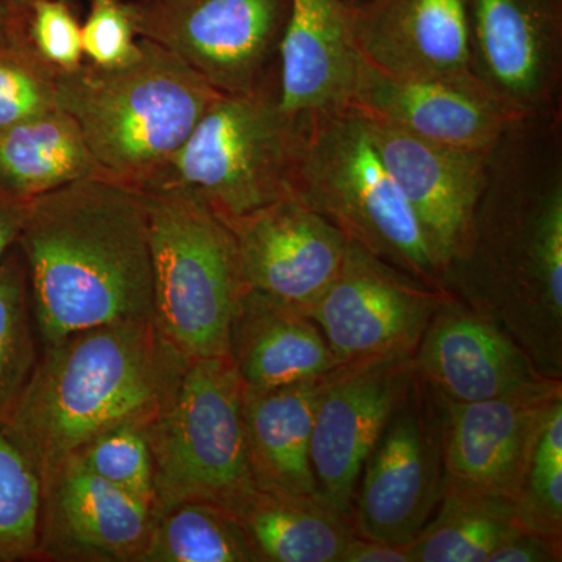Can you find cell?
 I'll return each instance as SVG.
<instances>
[{"instance_id": "6da1fadb", "label": "cell", "mask_w": 562, "mask_h": 562, "mask_svg": "<svg viewBox=\"0 0 562 562\" xmlns=\"http://www.w3.org/2000/svg\"><path fill=\"white\" fill-rule=\"evenodd\" d=\"M18 246L40 346L122 321H154L143 194L109 180L68 184L29 203Z\"/></svg>"}, {"instance_id": "7a4b0ae2", "label": "cell", "mask_w": 562, "mask_h": 562, "mask_svg": "<svg viewBox=\"0 0 562 562\" xmlns=\"http://www.w3.org/2000/svg\"><path fill=\"white\" fill-rule=\"evenodd\" d=\"M187 364L151 319L70 333L41 347L3 431L43 483L95 436L149 427L176 395Z\"/></svg>"}, {"instance_id": "3957f363", "label": "cell", "mask_w": 562, "mask_h": 562, "mask_svg": "<svg viewBox=\"0 0 562 562\" xmlns=\"http://www.w3.org/2000/svg\"><path fill=\"white\" fill-rule=\"evenodd\" d=\"M221 94L172 52L144 38L138 58L121 68L83 63L55 72L58 109L77 122L106 177L136 191L183 146Z\"/></svg>"}, {"instance_id": "277c9868", "label": "cell", "mask_w": 562, "mask_h": 562, "mask_svg": "<svg viewBox=\"0 0 562 562\" xmlns=\"http://www.w3.org/2000/svg\"><path fill=\"white\" fill-rule=\"evenodd\" d=\"M513 216L475 217L471 241L442 284L508 333L543 376L562 380L561 188Z\"/></svg>"}, {"instance_id": "5b68a950", "label": "cell", "mask_w": 562, "mask_h": 562, "mask_svg": "<svg viewBox=\"0 0 562 562\" xmlns=\"http://www.w3.org/2000/svg\"><path fill=\"white\" fill-rule=\"evenodd\" d=\"M139 192L149 225L155 325L187 362L231 355L233 314L250 290L235 236L191 192Z\"/></svg>"}, {"instance_id": "8992f818", "label": "cell", "mask_w": 562, "mask_h": 562, "mask_svg": "<svg viewBox=\"0 0 562 562\" xmlns=\"http://www.w3.org/2000/svg\"><path fill=\"white\" fill-rule=\"evenodd\" d=\"M292 191L349 241L432 290L447 292L412 206L353 109L303 124Z\"/></svg>"}, {"instance_id": "52a82bcc", "label": "cell", "mask_w": 562, "mask_h": 562, "mask_svg": "<svg viewBox=\"0 0 562 562\" xmlns=\"http://www.w3.org/2000/svg\"><path fill=\"white\" fill-rule=\"evenodd\" d=\"M244 383L231 355L188 362L172 401L146 428L155 512L209 502L238 513L257 492L247 457Z\"/></svg>"}, {"instance_id": "ba28073f", "label": "cell", "mask_w": 562, "mask_h": 562, "mask_svg": "<svg viewBox=\"0 0 562 562\" xmlns=\"http://www.w3.org/2000/svg\"><path fill=\"white\" fill-rule=\"evenodd\" d=\"M302 131L260 91L221 94L140 191H187L221 220L244 216L291 194Z\"/></svg>"}, {"instance_id": "9c48e42d", "label": "cell", "mask_w": 562, "mask_h": 562, "mask_svg": "<svg viewBox=\"0 0 562 562\" xmlns=\"http://www.w3.org/2000/svg\"><path fill=\"white\" fill-rule=\"evenodd\" d=\"M442 492V403L414 369L362 465L351 509L355 531L375 541L412 543L430 522Z\"/></svg>"}, {"instance_id": "30bf717a", "label": "cell", "mask_w": 562, "mask_h": 562, "mask_svg": "<svg viewBox=\"0 0 562 562\" xmlns=\"http://www.w3.org/2000/svg\"><path fill=\"white\" fill-rule=\"evenodd\" d=\"M449 292L436 291L349 241L338 276L310 316L339 366L414 357Z\"/></svg>"}, {"instance_id": "8fae6325", "label": "cell", "mask_w": 562, "mask_h": 562, "mask_svg": "<svg viewBox=\"0 0 562 562\" xmlns=\"http://www.w3.org/2000/svg\"><path fill=\"white\" fill-rule=\"evenodd\" d=\"M290 0H144L131 13L139 38L172 52L214 90L246 95L258 81Z\"/></svg>"}, {"instance_id": "7c38bea8", "label": "cell", "mask_w": 562, "mask_h": 562, "mask_svg": "<svg viewBox=\"0 0 562 562\" xmlns=\"http://www.w3.org/2000/svg\"><path fill=\"white\" fill-rule=\"evenodd\" d=\"M442 403L443 487L516 502L562 380L541 379L501 397Z\"/></svg>"}, {"instance_id": "4fadbf2b", "label": "cell", "mask_w": 562, "mask_h": 562, "mask_svg": "<svg viewBox=\"0 0 562 562\" xmlns=\"http://www.w3.org/2000/svg\"><path fill=\"white\" fill-rule=\"evenodd\" d=\"M353 110L364 122L384 168L412 206L443 276L471 241L490 151L432 143L375 114Z\"/></svg>"}, {"instance_id": "5bb4252c", "label": "cell", "mask_w": 562, "mask_h": 562, "mask_svg": "<svg viewBox=\"0 0 562 562\" xmlns=\"http://www.w3.org/2000/svg\"><path fill=\"white\" fill-rule=\"evenodd\" d=\"M414 357L339 366L322 390L312 435L317 490L336 512L351 517L362 465L408 390Z\"/></svg>"}, {"instance_id": "9a60e30c", "label": "cell", "mask_w": 562, "mask_h": 562, "mask_svg": "<svg viewBox=\"0 0 562 562\" xmlns=\"http://www.w3.org/2000/svg\"><path fill=\"white\" fill-rule=\"evenodd\" d=\"M231 228L251 290L310 314L341 269L349 239L295 194L222 220Z\"/></svg>"}, {"instance_id": "2e32d148", "label": "cell", "mask_w": 562, "mask_h": 562, "mask_svg": "<svg viewBox=\"0 0 562 562\" xmlns=\"http://www.w3.org/2000/svg\"><path fill=\"white\" fill-rule=\"evenodd\" d=\"M154 517L70 457L41 483L35 562H140Z\"/></svg>"}, {"instance_id": "e0dca14e", "label": "cell", "mask_w": 562, "mask_h": 562, "mask_svg": "<svg viewBox=\"0 0 562 562\" xmlns=\"http://www.w3.org/2000/svg\"><path fill=\"white\" fill-rule=\"evenodd\" d=\"M350 25L362 57L384 72L494 99L473 61L468 0H369L350 7Z\"/></svg>"}, {"instance_id": "ac0fdd59", "label": "cell", "mask_w": 562, "mask_h": 562, "mask_svg": "<svg viewBox=\"0 0 562 562\" xmlns=\"http://www.w3.org/2000/svg\"><path fill=\"white\" fill-rule=\"evenodd\" d=\"M414 366L439 397L460 403L501 397L549 379L508 333L454 297L432 316Z\"/></svg>"}, {"instance_id": "d6986e66", "label": "cell", "mask_w": 562, "mask_h": 562, "mask_svg": "<svg viewBox=\"0 0 562 562\" xmlns=\"http://www.w3.org/2000/svg\"><path fill=\"white\" fill-rule=\"evenodd\" d=\"M280 110L305 122L350 109L361 54L346 0H290L280 36Z\"/></svg>"}, {"instance_id": "ffe728a7", "label": "cell", "mask_w": 562, "mask_h": 562, "mask_svg": "<svg viewBox=\"0 0 562 562\" xmlns=\"http://www.w3.org/2000/svg\"><path fill=\"white\" fill-rule=\"evenodd\" d=\"M350 106L432 143L482 151H491L513 117L487 95L442 81L394 76L362 55Z\"/></svg>"}, {"instance_id": "44dd1931", "label": "cell", "mask_w": 562, "mask_h": 562, "mask_svg": "<svg viewBox=\"0 0 562 562\" xmlns=\"http://www.w3.org/2000/svg\"><path fill=\"white\" fill-rule=\"evenodd\" d=\"M483 83L512 116L543 95L558 25L557 0H468Z\"/></svg>"}, {"instance_id": "7402d4cb", "label": "cell", "mask_w": 562, "mask_h": 562, "mask_svg": "<svg viewBox=\"0 0 562 562\" xmlns=\"http://www.w3.org/2000/svg\"><path fill=\"white\" fill-rule=\"evenodd\" d=\"M228 353L251 390L312 382L339 368L310 314L251 288L233 314Z\"/></svg>"}, {"instance_id": "603a6c76", "label": "cell", "mask_w": 562, "mask_h": 562, "mask_svg": "<svg viewBox=\"0 0 562 562\" xmlns=\"http://www.w3.org/2000/svg\"><path fill=\"white\" fill-rule=\"evenodd\" d=\"M325 380L327 375L271 390L244 386L247 457L258 491L319 497L312 464V435Z\"/></svg>"}, {"instance_id": "cb8c5ba5", "label": "cell", "mask_w": 562, "mask_h": 562, "mask_svg": "<svg viewBox=\"0 0 562 562\" xmlns=\"http://www.w3.org/2000/svg\"><path fill=\"white\" fill-rule=\"evenodd\" d=\"M109 180L79 125L60 109L0 132V191L31 203L68 184Z\"/></svg>"}, {"instance_id": "d4e9b609", "label": "cell", "mask_w": 562, "mask_h": 562, "mask_svg": "<svg viewBox=\"0 0 562 562\" xmlns=\"http://www.w3.org/2000/svg\"><path fill=\"white\" fill-rule=\"evenodd\" d=\"M262 562H341L357 536L324 497L258 491L236 513Z\"/></svg>"}, {"instance_id": "484cf974", "label": "cell", "mask_w": 562, "mask_h": 562, "mask_svg": "<svg viewBox=\"0 0 562 562\" xmlns=\"http://www.w3.org/2000/svg\"><path fill=\"white\" fill-rule=\"evenodd\" d=\"M524 530L516 502L443 487L438 509L412 543L413 562H487Z\"/></svg>"}, {"instance_id": "4316f807", "label": "cell", "mask_w": 562, "mask_h": 562, "mask_svg": "<svg viewBox=\"0 0 562 562\" xmlns=\"http://www.w3.org/2000/svg\"><path fill=\"white\" fill-rule=\"evenodd\" d=\"M140 562H262L231 509L209 502H180L155 512Z\"/></svg>"}, {"instance_id": "83f0119b", "label": "cell", "mask_w": 562, "mask_h": 562, "mask_svg": "<svg viewBox=\"0 0 562 562\" xmlns=\"http://www.w3.org/2000/svg\"><path fill=\"white\" fill-rule=\"evenodd\" d=\"M40 350L27 268L16 244L0 261V427L16 408Z\"/></svg>"}, {"instance_id": "f1b7e54d", "label": "cell", "mask_w": 562, "mask_h": 562, "mask_svg": "<svg viewBox=\"0 0 562 562\" xmlns=\"http://www.w3.org/2000/svg\"><path fill=\"white\" fill-rule=\"evenodd\" d=\"M41 482L31 462L0 427V562H32Z\"/></svg>"}, {"instance_id": "f546056e", "label": "cell", "mask_w": 562, "mask_h": 562, "mask_svg": "<svg viewBox=\"0 0 562 562\" xmlns=\"http://www.w3.org/2000/svg\"><path fill=\"white\" fill-rule=\"evenodd\" d=\"M147 427L124 425L95 436L72 458L125 494L146 503L155 513V472Z\"/></svg>"}, {"instance_id": "4dcf8cb0", "label": "cell", "mask_w": 562, "mask_h": 562, "mask_svg": "<svg viewBox=\"0 0 562 562\" xmlns=\"http://www.w3.org/2000/svg\"><path fill=\"white\" fill-rule=\"evenodd\" d=\"M7 38L27 47L55 72H70L83 65L81 25L61 0L9 7Z\"/></svg>"}, {"instance_id": "1f68e13d", "label": "cell", "mask_w": 562, "mask_h": 562, "mask_svg": "<svg viewBox=\"0 0 562 562\" xmlns=\"http://www.w3.org/2000/svg\"><path fill=\"white\" fill-rule=\"evenodd\" d=\"M516 506L528 530L562 535V401L543 424Z\"/></svg>"}, {"instance_id": "d6a6232c", "label": "cell", "mask_w": 562, "mask_h": 562, "mask_svg": "<svg viewBox=\"0 0 562 562\" xmlns=\"http://www.w3.org/2000/svg\"><path fill=\"white\" fill-rule=\"evenodd\" d=\"M55 109V70L16 41L0 40V132Z\"/></svg>"}, {"instance_id": "836d02e7", "label": "cell", "mask_w": 562, "mask_h": 562, "mask_svg": "<svg viewBox=\"0 0 562 562\" xmlns=\"http://www.w3.org/2000/svg\"><path fill=\"white\" fill-rule=\"evenodd\" d=\"M83 55L103 69L121 68L139 55L131 5L120 0H92L90 14L81 25Z\"/></svg>"}, {"instance_id": "e575fe53", "label": "cell", "mask_w": 562, "mask_h": 562, "mask_svg": "<svg viewBox=\"0 0 562 562\" xmlns=\"http://www.w3.org/2000/svg\"><path fill=\"white\" fill-rule=\"evenodd\" d=\"M562 535L524 530L503 542L487 562H560Z\"/></svg>"}, {"instance_id": "d590c367", "label": "cell", "mask_w": 562, "mask_h": 562, "mask_svg": "<svg viewBox=\"0 0 562 562\" xmlns=\"http://www.w3.org/2000/svg\"><path fill=\"white\" fill-rule=\"evenodd\" d=\"M412 543L375 541L357 535L342 554L341 562H413Z\"/></svg>"}, {"instance_id": "8d00e7d4", "label": "cell", "mask_w": 562, "mask_h": 562, "mask_svg": "<svg viewBox=\"0 0 562 562\" xmlns=\"http://www.w3.org/2000/svg\"><path fill=\"white\" fill-rule=\"evenodd\" d=\"M29 203L11 199L0 191V261L20 239Z\"/></svg>"}, {"instance_id": "74e56055", "label": "cell", "mask_w": 562, "mask_h": 562, "mask_svg": "<svg viewBox=\"0 0 562 562\" xmlns=\"http://www.w3.org/2000/svg\"><path fill=\"white\" fill-rule=\"evenodd\" d=\"M7 22H9V7L0 0V40L7 38Z\"/></svg>"}, {"instance_id": "f35d334b", "label": "cell", "mask_w": 562, "mask_h": 562, "mask_svg": "<svg viewBox=\"0 0 562 562\" xmlns=\"http://www.w3.org/2000/svg\"><path fill=\"white\" fill-rule=\"evenodd\" d=\"M7 7H22L27 5V3L35 2V0H2Z\"/></svg>"}, {"instance_id": "ab89813d", "label": "cell", "mask_w": 562, "mask_h": 562, "mask_svg": "<svg viewBox=\"0 0 562 562\" xmlns=\"http://www.w3.org/2000/svg\"><path fill=\"white\" fill-rule=\"evenodd\" d=\"M346 2H347V5L358 7V5H362V3L369 2V0H346Z\"/></svg>"}]
</instances>
